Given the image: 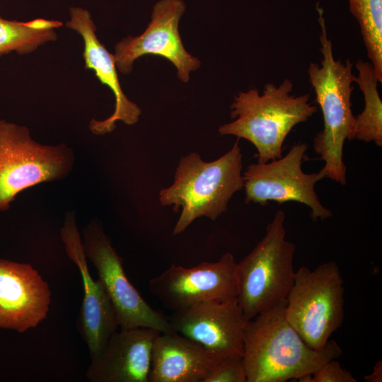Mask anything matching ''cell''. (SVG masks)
<instances>
[{
	"instance_id": "cell-14",
	"label": "cell",
	"mask_w": 382,
	"mask_h": 382,
	"mask_svg": "<svg viewBox=\"0 0 382 382\" xmlns=\"http://www.w3.org/2000/svg\"><path fill=\"white\" fill-rule=\"evenodd\" d=\"M51 303L49 285L27 263L0 258V328L23 333L47 317Z\"/></svg>"
},
{
	"instance_id": "cell-12",
	"label": "cell",
	"mask_w": 382,
	"mask_h": 382,
	"mask_svg": "<svg viewBox=\"0 0 382 382\" xmlns=\"http://www.w3.org/2000/svg\"><path fill=\"white\" fill-rule=\"evenodd\" d=\"M168 318L175 332L216 358L243 356L248 320L236 299L201 303L173 311Z\"/></svg>"
},
{
	"instance_id": "cell-17",
	"label": "cell",
	"mask_w": 382,
	"mask_h": 382,
	"mask_svg": "<svg viewBox=\"0 0 382 382\" xmlns=\"http://www.w3.org/2000/svg\"><path fill=\"white\" fill-rule=\"evenodd\" d=\"M219 360L180 334L160 332L152 347L149 382H202Z\"/></svg>"
},
{
	"instance_id": "cell-20",
	"label": "cell",
	"mask_w": 382,
	"mask_h": 382,
	"mask_svg": "<svg viewBox=\"0 0 382 382\" xmlns=\"http://www.w3.org/2000/svg\"><path fill=\"white\" fill-rule=\"evenodd\" d=\"M57 38L55 29H39L33 20L21 22L0 16V57L11 52L30 54Z\"/></svg>"
},
{
	"instance_id": "cell-5",
	"label": "cell",
	"mask_w": 382,
	"mask_h": 382,
	"mask_svg": "<svg viewBox=\"0 0 382 382\" xmlns=\"http://www.w3.org/2000/svg\"><path fill=\"white\" fill-rule=\"evenodd\" d=\"M284 222L278 210L263 238L237 262L236 299L248 321L285 301L293 285L296 245L286 240Z\"/></svg>"
},
{
	"instance_id": "cell-10",
	"label": "cell",
	"mask_w": 382,
	"mask_h": 382,
	"mask_svg": "<svg viewBox=\"0 0 382 382\" xmlns=\"http://www.w3.org/2000/svg\"><path fill=\"white\" fill-rule=\"evenodd\" d=\"M237 262L226 253L214 262L192 267L171 265L149 281L151 294L167 309L183 310L209 301L235 299L238 294Z\"/></svg>"
},
{
	"instance_id": "cell-23",
	"label": "cell",
	"mask_w": 382,
	"mask_h": 382,
	"mask_svg": "<svg viewBox=\"0 0 382 382\" xmlns=\"http://www.w3.org/2000/svg\"><path fill=\"white\" fill-rule=\"evenodd\" d=\"M366 382H381L382 381V361H378L373 367V371L364 376Z\"/></svg>"
},
{
	"instance_id": "cell-3",
	"label": "cell",
	"mask_w": 382,
	"mask_h": 382,
	"mask_svg": "<svg viewBox=\"0 0 382 382\" xmlns=\"http://www.w3.org/2000/svg\"><path fill=\"white\" fill-rule=\"evenodd\" d=\"M293 87L285 79L279 86L266 83L262 93L255 88L239 92L231 105L233 121L220 126L219 133L251 142L257 151V163L281 158L290 132L318 110L308 94L292 95Z\"/></svg>"
},
{
	"instance_id": "cell-9",
	"label": "cell",
	"mask_w": 382,
	"mask_h": 382,
	"mask_svg": "<svg viewBox=\"0 0 382 382\" xmlns=\"http://www.w3.org/2000/svg\"><path fill=\"white\" fill-rule=\"evenodd\" d=\"M308 146L299 143L279 158L249 165L243 173L245 202L265 205L269 201L296 202L309 207L313 221L332 216V212L321 204L315 190L316 184L322 180L320 175L302 170Z\"/></svg>"
},
{
	"instance_id": "cell-19",
	"label": "cell",
	"mask_w": 382,
	"mask_h": 382,
	"mask_svg": "<svg viewBox=\"0 0 382 382\" xmlns=\"http://www.w3.org/2000/svg\"><path fill=\"white\" fill-rule=\"evenodd\" d=\"M357 21L367 56L382 82V0H348Z\"/></svg>"
},
{
	"instance_id": "cell-1",
	"label": "cell",
	"mask_w": 382,
	"mask_h": 382,
	"mask_svg": "<svg viewBox=\"0 0 382 382\" xmlns=\"http://www.w3.org/2000/svg\"><path fill=\"white\" fill-rule=\"evenodd\" d=\"M286 300L248 321L243 359L247 382H284L313 374L342 354L329 340L321 349L309 347L288 322Z\"/></svg>"
},
{
	"instance_id": "cell-13",
	"label": "cell",
	"mask_w": 382,
	"mask_h": 382,
	"mask_svg": "<svg viewBox=\"0 0 382 382\" xmlns=\"http://www.w3.org/2000/svg\"><path fill=\"white\" fill-rule=\"evenodd\" d=\"M60 234L66 254L78 267L83 282L79 330L93 360L99 356L110 337L119 328L115 310L101 282L94 280L90 274L74 212L66 214Z\"/></svg>"
},
{
	"instance_id": "cell-4",
	"label": "cell",
	"mask_w": 382,
	"mask_h": 382,
	"mask_svg": "<svg viewBox=\"0 0 382 382\" xmlns=\"http://www.w3.org/2000/svg\"><path fill=\"white\" fill-rule=\"evenodd\" d=\"M243 158L237 140L224 155L204 161L196 152L180 158L173 183L159 192L162 206H173L180 217L173 233L183 232L196 219L216 220L226 211L233 195L244 187Z\"/></svg>"
},
{
	"instance_id": "cell-15",
	"label": "cell",
	"mask_w": 382,
	"mask_h": 382,
	"mask_svg": "<svg viewBox=\"0 0 382 382\" xmlns=\"http://www.w3.org/2000/svg\"><path fill=\"white\" fill-rule=\"evenodd\" d=\"M65 25L79 33L83 39L85 68L92 69L98 79L111 90L115 97L113 112L103 120L93 119L89 124L91 132L96 135L110 133L115 129L117 121L127 125L136 124L141 110L122 91L114 54L109 52L98 40L97 28L90 12L84 8L71 7L69 19Z\"/></svg>"
},
{
	"instance_id": "cell-16",
	"label": "cell",
	"mask_w": 382,
	"mask_h": 382,
	"mask_svg": "<svg viewBox=\"0 0 382 382\" xmlns=\"http://www.w3.org/2000/svg\"><path fill=\"white\" fill-rule=\"evenodd\" d=\"M158 331L145 327L116 330L86 377L91 382H149L153 344Z\"/></svg>"
},
{
	"instance_id": "cell-22",
	"label": "cell",
	"mask_w": 382,
	"mask_h": 382,
	"mask_svg": "<svg viewBox=\"0 0 382 382\" xmlns=\"http://www.w3.org/2000/svg\"><path fill=\"white\" fill-rule=\"evenodd\" d=\"M352 374L342 369L336 359H331L312 374V382H357Z\"/></svg>"
},
{
	"instance_id": "cell-11",
	"label": "cell",
	"mask_w": 382,
	"mask_h": 382,
	"mask_svg": "<svg viewBox=\"0 0 382 382\" xmlns=\"http://www.w3.org/2000/svg\"><path fill=\"white\" fill-rule=\"evenodd\" d=\"M186 10L183 0H159L153 6L151 21L139 35L122 38L115 46L117 70L129 74L139 57L158 55L169 60L176 68L178 78L184 83L201 62L185 48L179 33V22Z\"/></svg>"
},
{
	"instance_id": "cell-21",
	"label": "cell",
	"mask_w": 382,
	"mask_h": 382,
	"mask_svg": "<svg viewBox=\"0 0 382 382\" xmlns=\"http://www.w3.org/2000/svg\"><path fill=\"white\" fill-rule=\"evenodd\" d=\"M202 382H247L243 356L219 359Z\"/></svg>"
},
{
	"instance_id": "cell-2",
	"label": "cell",
	"mask_w": 382,
	"mask_h": 382,
	"mask_svg": "<svg viewBox=\"0 0 382 382\" xmlns=\"http://www.w3.org/2000/svg\"><path fill=\"white\" fill-rule=\"evenodd\" d=\"M320 27V64L311 62L308 74L316 100L323 113V127L313 139V149L325 162L318 172L320 178L345 185L347 168L343 161L346 140H353L354 115L351 96L354 74L349 59L342 62L334 57L328 37L323 9L316 4Z\"/></svg>"
},
{
	"instance_id": "cell-18",
	"label": "cell",
	"mask_w": 382,
	"mask_h": 382,
	"mask_svg": "<svg viewBox=\"0 0 382 382\" xmlns=\"http://www.w3.org/2000/svg\"><path fill=\"white\" fill-rule=\"evenodd\" d=\"M355 66L357 75L354 76V82L363 93L364 108L361 113L354 115L353 139L372 141L381 147L382 101L378 91L379 81L370 62L359 59Z\"/></svg>"
},
{
	"instance_id": "cell-7",
	"label": "cell",
	"mask_w": 382,
	"mask_h": 382,
	"mask_svg": "<svg viewBox=\"0 0 382 382\" xmlns=\"http://www.w3.org/2000/svg\"><path fill=\"white\" fill-rule=\"evenodd\" d=\"M74 161V152L65 144H41L27 127L0 120V212L8 209L23 190L64 178Z\"/></svg>"
},
{
	"instance_id": "cell-8",
	"label": "cell",
	"mask_w": 382,
	"mask_h": 382,
	"mask_svg": "<svg viewBox=\"0 0 382 382\" xmlns=\"http://www.w3.org/2000/svg\"><path fill=\"white\" fill-rule=\"evenodd\" d=\"M83 249L93 264L98 279L113 306L121 329L145 327L159 332H175L167 316L154 310L127 277L122 258L98 222L91 221L83 230Z\"/></svg>"
},
{
	"instance_id": "cell-6",
	"label": "cell",
	"mask_w": 382,
	"mask_h": 382,
	"mask_svg": "<svg viewBox=\"0 0 382 382\" xmlns=\"http://www.w3.org/2000/svg\"><path fill=\"white\" fill-rule=\"evenodd\" d=\"M343 280L337 263L330 261L311 270L301 267L286 296L288 322L305 342L323 349L344 318Z\"/></svg>"
}]
</instances>
